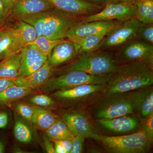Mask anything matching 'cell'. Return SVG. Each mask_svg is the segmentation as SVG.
<instances>
[{"label":"cell","mask_w":153,"mask_h":153,"mask_svg":"<svg viewBox=\"0 0 153 153\" xmlns=\"http://www.w3.org/2000/svg\"><path fill=\"white\" fill-rule=\"evenodd\" d=\"M121 22L117 21H94L84 22L80 19L71 26L67 33L68 40L77 37L107 34Z\"/></svg>","instance_id":"30bf717a"},{"label":"cell","mask_w":153,"mask_h":153,"mask_svg":"<svg viewBox=\"0 0 153 153\" xmlns=\"http://www.w3.org/2000/svg\"><path fill=\"white\" fill-rule=\"evenodd\" d=\"M136 14L135 3L108 2L100 12L85 16L80 21L84 22L94 21L123 22L136 18Z\"/></svg>","instance_id":"8992f818"},{"label":"cell","mask_w":153,"mask_h":153,"mask_svg":"<svg viewBox=\"0 0 153 153\" xmlns=\"http://www.w3.org/2000/svg\"><path fill=\"white\" fill-rule=\"evenodd\" d=\"M20 52L15 46L13 38L5 29L0 30V62Z\"/></svg>","instance_id":"484cf974"},{"label":"cell","mask_w":153,"mask_h":153,"mask_svg":"<svg viewBox=\"0 0 153 153\" xmlns=\"http://www.w3.org/2000/svg\"><path fill=\"white\" fill-rule=\"evenodd\" d=\"M83 1L94 5L103 7V6L107 4L110 0H83Z\"/></svg>","instance_id":"60d3db41"},{"label":"cell","mask_w":153,"mask_h":153,"mask_svg":"<svg viewBox=\"0 0 153 153\" xmlns=\"http://www.w3.org/2000/svg\"><path fill=\"white\" fill-rule=\"evenodd\" d=\"M117 66L111 53L99 49L82 54L78 59L63 69L61 74L76 71L93 75H106L114 72Z\"/></svg>","instance_id":"7a4b0ae2"},{"label":"cell","mask_w":153,"mask_h":153,"mask_svg":"<svg viewBox=\"0 0 153 153\" xmlns=\"http://www.w3.org/2000/svg\"><path fill=\"white\" fill-rule=\"evenodd\" d=\"M118 58L123 63L140 62L153 68V45L134 39L124 44L118 53Z\"/></svg>","instance_id":"9c48e42d"},{"label":"cell","mask_w":153,"mask_h":153,"mask_svg":"<svg viewBox=\"0 0 153 153\" xmlns=\"http://www.w3.org/2000/svg\"><path fill=\"white\" fill-rule=\"evenodd\" d=\"M32 123L41 130L46 131L58 120L54 114L41 107L34 105Z\"/></svg>","instance_id":"7402d4cb"},{"label":"cell","mask_w":153,"mask_h":153,"mask_svg":"<svg viewBox=\"0 0 153 153\" xmlns=\"http://www.w3.org/2000/svg\"><path fill=\"white\" fill-rule=\"evenodd\" d=\"M126 93L134 112L140 119L153 113L152 86L140 88Z\"/></svg>","instance_id":"4fadbf2b"},{"label":"cell","mask_w":153,"mask_h":153,"mask_svg":"<svg viewBox=\"0 0 153 153\" xmlns=\"http://www.w3.org/2000/svg\"><path fill=\"white\" fill-rule=\"evenodd\" d=\"M16 110L17 112L21 116L24 118L26 120L32 122L33 114L32 106H30L25 103H20L17 105Z\"/></svg>","instance_id":"836d02e7"},{"label":"cell","mask_w":153,"mask_h":153,"mask_svg":"<svg viewBox=\"0 0 153 153\" xmlns=\"http://www.w3.org/2000/svg\"><path fill=\"white\" fill-rule=\"evenodd\" d=\"M108 150L115 153H143L148 152L152 140L142 131L126 135L107 136L99 135V140Z\"/></svg>","instance_id":"3957f363"},{"label":"cell","mask_w":153,"mask_h":153,"mask_svg":"<svg viewBox=\"0 0 153 153\" xmlns=\"http://www.w3.org/2000/svg\"><path fill=\"white\" fill-rule=\"evenodd\" d=\"M21 52L7 57L0 62V78L13 79L19 76L21 66Z\"/></svg>","instance_id":"44dd1931"},{"label":"cell","mask_w":153,"mask_h":153,"mask_svg":"<svg viewBox=\"0 0 153 153\" xmlns=\"http://www.w3.org/2000/svg\"><path fill=\"white\" fill-rule=\"evenodd\" d=\"M66 153H70L72 148V140H65L59 141Z\"/></svg>","instance_id":"ab89813d"},{"label":"cell","mask_w":153,"mask_h":153,"mask_svg":"<svg viewBox=\"0 0 153 153\" xmlns=\"http://www.w3.org/2000/svg\"><path fill=\"white\" fill-rule=\"evenodd\" d=\"M103 97L92 111L96 120L111 119L134 113L126 93L104 95Z\"/></svg>","instance_id":"5b68a950"},{"label":"cell","mask_w":153,"mask_h":153,"mask_svg":"<svg viewBox=\"0 0 153 153\" xmlns=\"http://www.w3.org/2000/svg\"><path fill=\"white\" fill-rule=\"evenodd\" d=\"M53 9L47 0H17L12 9L13 13L20 19L22 17L45 12Z\"/></svg>","instance_id":"d6986e66"},{"label":"cell","mask_w":153,"mask_h":153,"mask_svg":"<svg viewBox=\"0 0 153 153\" xmlns=\"http://www.w3.org/2000/svg\"><path fill=\"white\" fill-rule=\"evenodd\" d=\"M53 9L76 18L88 16L100 10L102 7L94 5L83 0H47Z\"/></svg>","instance_id":"8fae6325"},{"label":"cell","mask_w":153,"mask_h":153,"mask_svg":"<svg viewBox=\"0 0 153 153\" xmlns=\"http://www.w3.org/2000/svg\"><path fill=\"white\" fill-rule=\"evenodd\" d=\"M34 93L33 89L23 86L16 85L0 91V105L10 104Z\"/></svg>","instance_id":"cb8c5ba5"},{"label":"cell","mask_w":153,"mask_h":153,"mask_svg":"<svg viewBox=\"0 0 153 153\" xmlns=\"http://www.w3.org/2000/svg\"><path fill=\"white\" fill-rule=\"evenodd\" d=\"M52 67L46 62L42 67L27 76H19L14 78L16 85L36 89L41 87L51 77L52 74Z\"/></svg>","instance_id":"e0dca14e"},{"label":"cell","mask_w":153,"mask_h":153,"mask_svg":"<svg viewBox=\"0 0 153 153\" xmlns=\"http://www.w3.org/2000/svg\"><path fill=\"white\" fill-rule=\"evenodd\" d=\"M44 145L45 150L47 153H56L54 146L51 142V141L49 139V138L44 137Z\"/></svg>","instance_id":"74e56055"},{"label":"cell","mask_w":153,"mask_h":153,"mask_svg":"<svg viewBox=\"0 0 153 153\" xmlns=\"http://www.w3.org/2000/svg\"><path fill=\"white\" fill-rule=\"evenodd\" d=\"M112 73L98 76L81 71H69L49 78L41 86V89L44 92H51L83 84L106 85Z\"/></svg>","instance_id":"277c9868"},{"label":"cell","mask_w":153,"mask_h":153,"mask_svg":"<svg viewBox=\"0 0 153 153\" xmlns=\"http://www.w3.org/2000/svg\"><path fill=\"white\" fill-rule=\"evenodd\" d=\"M136 19L145 24H153V0H140L135 3Z\"/></svg>","instance_id":"4316f807"},{"label":"cell","mask_w":153,"mask_h":153,"mask_svg":"<svg viewBox=\"0 0 153 153\" xmlns=\"http://www.w3.org/2000/svg\"><path fill=\"white\" fill-rule=\"evenodd\" d=\"M48 11L25 16L19 19L32 26L36 30L37 37H41L44 36V25Z\"/></svg>","instance_id":"83f0119b"},{"label":"cell","mask_w":153,"mask_h":153,"mask_svg":"<svg viewBox=\"0 0 153 153\" xmlns=\"http://www.w3.org/2000/svg\"><path fill=\"white\" fill-rule=\"evenodd\" d=\"M105 85L102 84H83L75 87L56 91L53 96L62 101L72 102L84 100L102 91Z\"/></svg>","instance_id":"5bb4252c"},{"label":"cell","mask_w":153,"mask_h":153,"mask_svg":"<svg viewBox=\"0 0 153 153\" xmlns=\"http://www.w3.org/2000/svg\"><path fill=\"white\" fill-rule=\"evenodd\" d=\"M141 24L136 18L120 22L106 34L99 49L117 48L137 39L138 30Z\"/></svg>","instance_id":"52a82bcc"},{"label":"cell","mask_w":153,"mask_h":153,"mask_svg":"<svg viewBox=\"0 0 153 153\" xmlns=\"http://www.w3.org/2000/svg\"><path fill=\"white\" fill-rule=\"evenodd\" d=\"M142 131L148 137L153 140V113L146 117L141 119Z\"/></svg>","instance_id":"d6a6232c"},{"label":"cell","mask_w":153,"mask_h":153,"mask_svg":"<svg viewBox=\"0 0 153 153\" xmlns=\"http://www.w3.org/2000/svg\"><path fill=\"white\" fill-rule=\"evenodd\" d=\"M79 20L61 13L54 9L47 11L44 25V36L50 40H59L66 38L70 28Z\"/></svg>","instance_id":"ba28073f"},{"label":"cell","mask_w":153,"mask_h":153,"mask_svg":"<svg viewBox=\"0 0 153 153\" xmlns=\"http://www.w3.org/2000/svg\"><path fill=\"white\" fill-rule=\"evenodd\" d=\"M85 138L80 135H76L72 140V148L70 153L83 152V146Z\"/></svg>","instance_id":"e575fe53"},{"label":"cell","mask_w":153,"mask_h":153,"mask_svg":"<svg viewBox=\"0 0 153 153\" xmlns=\"http://www.w3.org/2000/svg\"><path fill=\"white\" fill-rule=\"evenodd\" d=\"M46 133L49 139L54 142L62 140H72L75 136L65 122L58 119L47 129Z\"/></svg>","instance_id":"d4e9b609"},{"label":"cell","mask_w":153,"mask_h":153,"mask_svg":"<svg viewBox=\"0 0 153 153\" xmlns=\"http://www.w3.org/2000/svg\"><path fill=\"white\" fill-rule=\"evenodd\" d=\"M16 85L13 79L0 78V91Z\"/></svg>","instance_id":"8d00e7d4"},{"label":"cell","mask_w":153,"mask_h":153,"mask_svg":"<svg viewBox=\"0 0 153 153\" xmlns=\"http://www.w3.org/2000/svg\"><path fill=\"white\" fill-rule=\"evenodd\" d=\"M5 30L13 38L17 49L21 52L22 48L37 38L36 30L27 23L20 21L15 27Z\"/></svg>","instance_id":"ac0fdd59"},{"label":"cell","mask_w":153,"mask_h":153,"mask_svg":"<svg viewBox=\"0 0 153 153\" xmlns=\"http://www.w3.org/2000/svg\"><path fill=\"white\" fill-rule=\"evenodd\" d=\"M20 52L21 66L19 76H27L32 74L42 67L48 60V57L33 44L26 45Z\"/></svg>","instance_id":"7c38bea8"},{"label":"cell","mask_w":153,"mask_h":153,"mask_svg":"<svg viewBox=\"0 0 153 153\" xmlns=\"http://www.w3.org/2000/svg\"><path fill=\"white\" fill-rule=\"evenodd\" d=\"M106 34H100L77 37L69 40L79 45V54L82 55L99 50L100 44Z\"/></svg>","instance_id":"603a6c76"},{"label":"cell","mask_w":153,"mask_h":153,"mask_svg":"<svg viewBox=\"0 0 153 153\" xmlns=\"http://www.w3.org/2000/svg\"><path fill=\"white\" fill-rule=\"evenodd\" d=\"M5 152V147L4 145L0 141V153H4Z\"/></svg>","instance_id":"f6af8a7d"},{"label":"cell","mask_w":153,"mask_h":153,"mask_svg":"<svg viewBox=\"0 0 153 153\" xmlns=\"http://www.w3.org/2000/svg\"><path fill=\"white\" fill-rule=\"evenodd\" d=\"M5 7L9 10L11 11L13 7L17 0H1Z\"/></svg>","instance_id":"b9f144b4"},{"label":"cell","mask_w":153,"mask_h":153,"mask_svg":"<svg viewBox=\"0 0 153 153\" xmlns=\"http://www.w3.org/2000/svg\"><path fill=\"white\" fill-rule=\"evenodd\" d=\"M79 53L78 44L70 40H65L53 49L47 62L52 68L68 62Z\"/></svg>","instance_id":"2e32d148"},{"label":"cell","mask_w":153,"mask_h":153,"mask_svg":"<svg viewBox=\"0 0 153 153\" xmlns=\"http://www.w3.org/2000/svg\"><path fill=\"white\" fill-rule=\"evenodd\" d=\"M137 39L153 45V24L142 23L138 30Z\"/></svg>","instance_id":"4dcf8cb0"},{"label":"cell","mask_w":153,"mask_h":153,"mask_svg":"<svg viewBox=\"0 0 153 153\" xmlns=\"http://www.w3.org/2000/svg\"><path fill=\"white\" fill-rule=\"evenodd\" d=\"M153 84L152 68L140 62L124 63L112 73L103 92L104 95L126 93Z\"/></svg>","instance_id":"6da1fadb"},{"label":"cell","mask_w":153,"mask_h":153,"mask_svg":"<svg viewBox=\"0 0 153 153\" xmlns=\"http://www.w3.org/2000/svg\"><path fill=\"white\" fill-rule=\"evenodd\" d=\"M30 101L35 105L46 107L53 106L55 102L53 99L46 94H38L30 98Z\"/></svg>","instance_id":"1f68e13d"},{"label":"cell","mask_w":153,"mask_h":153,"mask_svg":"<svg viewBox=\"0 0 153 153\" xmlns=\"http://www.w3.org/2000/svg\"><path fill=\"white\" fill-rule=\"evenodd\" d=\"M63 118L75 135H80L85 138L99 140V135L94 131L85 114L80 112L66 113L63 115Z\"/></svg>","instance_id":"9a60e30c"},{"label":"cell","mask_w":153,"mask_h":153,"mask_svg":"<svg viewBox=\"0 0 153 153\" xmlns=\"http://www.w3.org/2000/svg\"><path fill=\"white\" fill-rule=\"evenodd\" d=\"M54 142H55L54 147H55L56 153H66L65 150L64 149L59 141H56Z\"/></svg>","instance_id":"7bdbcfd3"},{"label":"cell","mask_w":153,"mask_h":153,"mask_svg":"<svg viewBox=\"0 0 153 153\" xmlns=\"http://www.w3.org/2000/svg\"><path fill=\"white\" fill-rule=\"evenodd\" d=\"M64 40V39L50 40L44 36L37 37L34 41L28 44L35 45L42 53L48 57L51 55L53 49Z\"/></svg>","instance_id":"f1b7e54d"},{"label":"cell","mask_w":153,"mask_h":153,"mask_svg":"<svg viewBox=\"0 0 153 153\" xmlns=\"http://www.w3.org/2000/svg\"><path fill=\"white\" fill-rule=\"evenodd\" d=\"M96 121L104 128L119 133L132 131L136 128L139 123L137 118L128 115L111 119H98Z\"/></svg>","instance_id":"ffe728a7"},{"label":"cell","mask_w":153,"mask_h":153,"mask_svg":"<svg viewBox=\"0 0 153 153\" xmlns=\"http://www.w3.org/2000/svg\"><path fill=\"white\" fill-rule=\"evenodd\" d=\"M140 1V0H110L108 2L135 3Z\"/></svg>","instance_id":"ee69618b"},{"label":"cell","mask_w":153,"mask_h":153,"mask_svg":"<svg viewBox=\"0 0 153 153\" xmlns=\"http://www.w3.org/2000/svg\"><path fill=\"white\" fill-rule=\"evenodd\" d=\"M8 123V115L7 113H0V129L4 128Z\"/></svg>","instance_id":"f35d334b"},{"label":"cell","mask_w":153,"mask_h":153,"mask_svg":"<svg viewBox=\"0 0 153 153\" xmlns=\"http://www.w3.org/2000/svg\"><path fill=\"white\" fill-rule=\"evenodd\" d=\"M14 133L15 137L19 142L27 143L33 139V134L27 125L21 121L18 120L14 126Z\"/></svg>","instance_id":"f546056e"},{"label":"cell","mask_w":153,"mask_h":153,"mask_svg":"<svg viewBox=\"0 0 153 153\" xmlns=\"http://www.w3.org/2000/svg\"><path fill=\"white\" fill-rule=\"evenodd\" d=\"M10 11L5 7L0 0V30L2 29L5 24Z\"/></svg>","instance_id":"d590c367"}]
</instances>
